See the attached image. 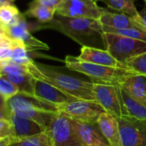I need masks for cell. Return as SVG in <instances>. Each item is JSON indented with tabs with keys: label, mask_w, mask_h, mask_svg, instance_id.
Wrapping results in <instances>:
<instances>
[{
	"label": "cell",
	"mask_w": 146,
	"mask_h": 146,
	"mask_svg": "<svg viewBox=\"0 0 146 146\" xmlns=\"http://www.w3.org/2000/svg\"><path fill=\"white\" fill-rule=\"evenodd\" d=\"M27 71L35 79L48 83L75 100L96 101L93 83L74 77L30 60L26 65Z\"/></svg>",
	"instance_id": "6da1fadb"
},
{
	"label": "cell",
	"mask_w": 146,
	"mask_h": 146,
	"mask_svg": "<svg viewBox=\"0 0 146 146\" xmlns=\"http://www.w3.org/2000/svg\"><path fill=\"white\" fill-rule=\"evenodd\" d=\"M48 26L68 35L82 46L107 50L103 26L98 20L58 15V18L53 17Z\"/></svg>",
	"instance_id": "7a4b0ae2"
},
{
	"label": "cell",
	"mask_w": 146,
	"mask_h": 146,
	"mask_svg": "<svg viewBox=\"0 0 146 146\" xmlns=\"http://www.w3.org/2000/svg\"><path fill=\"white\" fill-rule=\"evenodd\" d=\"M6 108L9 112H14L37 122L45 130L58 113L56 105L21 92L7 100Z\"/></svg>",
	"instance_id": "3957f363"
},
{
	"label": "cell",
	"mask_w": 146,
	"mask_h": 146,
	"mask_svg": "<svg viewBox=\"0 0 146 146\" xmlns=\"http://www.w3.org/2000/svg\"><path fill=\"white\" fill-rule=\"evenodd\" d=\"M66 67L73 71L88 76L92 83L120 86L126 79L139 74L127 68L103 66L80 60L78 57L67 56L64 60Z\"/></svg>",
	"instance_id": "277c9868"
},
{
	"label": "cell",
	"mask_w": 146,
	"mask_h": 146,
	"mask_svg": "<svg viewBox=\"0 0 146 146\" xmlns=\"http://www.w3.org/2000/svg\"><path fill=\"white\" fill-rule=\"evenodd\" d=\"M46 133L52 146H85L77 133L74 121L59 112L53 118Z\"/></svg>",
	"instance_id": "5b68a950"
},
{
	"label": "cell",
	"mask_w": 146,
	"mask_h": 146,
	"mask_svg": "<svg viewBox=\"0 0 146 146\" xmlns=\"http://www.w3.org/2000/svg\"><path fill=\"white\" fill-rule=\"evenodd\" d=\"M107 50L120 62L146 52V42L117 34L104 33Z\"/></svg>",
	"instance_id": "8992f818"
},
{
	"label": "cell",
	"mask_w": 146,
	"mask_h": 146,
	"mask_svg": "<svg viewBox=\"0 0 146 146\" xmlns=\"http://www.w3.org/2000/svg\"><path fill=\"white\" fill-rule=\"evenodd\" d=\"M59 113L73 121L96 124L99 115L105 112L97 101L74 100L57 106Z\"/></svg>",
	"instance_id": "52a82bcc"
},
{
	"label": "cell",
	"mask_w": 146,
	"mask_h": 146,
	"mask_svg": "<svg viewBox=\"0 0 146 146\" xmlns=\"http://www.w3.org/2000/svg\"><path fill=\"white\" fill-rule=\"evenodd\" d=\"M109 11L98 5L97 0H62L56 14L71 18H88L98 20Z\"/></svg>",
	"instance_id": "ba28073f"
},
{
	"label": "cell",
	"mask_w": 146,
	"mask_h": 146,
	"mask_svg": "<svg viewBox=\"0 0 146 146\" xmlns=\"http://www.w3.org/2000/svg\"><path fill=\"white\" fill-rule=\"evenodd\" d=\"M117 120L122 146H146V119L123 115Z\"/></svg>",
	"instance_id": "9c48e42d"
},
{
	"label": "cell",
	"mask_w": 146,
	"mask_h": 146,
	"mask_svg": "<svg viewBox=\"0 0 146 146\" xmlns=\"http://www.w3.org/2000/svg\"><path fill=\"white\" fill-rule=\"evenodd\" d=\"M93 92L96 101L105 112L117 119L122 116L120 86L93 83Z\"/></svg>",
	"instance_id": "30bf717a"
},
{
	"label": "cell",
	"mask_w": 146,
	"mask_h": 146,
	"mask_svg": "<svg viewBox=\"0 0 146 146\" xmlns=\"http://www.w3.org/2000/svg\"><path fill=\"white\" fill-rule=\"evenodd\" d=\"M4 34L9 38L22 44L27 50H49L48 45L34 38L27 30L25 18L15 26H5Z\"/></svg>",
	"instance_id": "8fae6325"
},
{
	"label": "cell",
	"mask_w": 146,
	"mask_h": 146,
	"mask_svg": "<svg viewBox=\"0 0 146 146\" xmlns=\"http://www.w3.org/2000/svg\"><path fill=\"white\" fill-rule=\"evenodd\" d=\"M9 120L11 124V137L15 140L28 138L46 132V130L37 122L14 112H10Z\"/></svg>",
	"instance_id": "7c38bea8"
},
{
	"label": "cell",
	"mask_w": 146,
	"mask_h": 146,
	"mask_svg": "<svg viewBox=\"0 0 146 146\" xmlns=\"http://www.w3.org/2000/svg\"><path fill=\"white\" fill-rule=\"evenodd\" d=\"M33 96L47 103L52 104L56 107L75 100L53 86L35 78H33Z\"/></svg>",
	"instance_id": "4fadbf2b"
},
{
	"label": "cell",
	"mask_w": 146,
	"mask_h": 146,
	"mask_svg": "<svg viewBox=\"0 0 146 146\" xmlns=\"http://www.w3.org/2000/svg\"><path fill=\"white\" fill-rule=\"evenodd\" d=\"M80 60L99 64L103 66H108V67H113V68H127V67L117 61L108 50H101L92 47H87V46H82L80 54L79 56H77Z\"/></svg>",
	"instance_id": "5bb4252c"
},
{
	"label": "cell",
	"mask_w": 146,
	"mask_h": 146,
	"mask_svg": "<svg viewBox=\"0 0 146 146\" xmlns=\"http://www.w3.org/2000/svg\"><path fill=\"white\" fill-rule=\"evenodd\" d=\"M97 125L110 145L122 146L119 122L116 117L107 112H104L99 115Z\"/></svg>",
	"instance_id": "9a60e30c"
},
{
	"label": "cell",
	"mask_w": 146,
	"mask_h": 146,
	"mask_svg": "<svg viewBox=\"0 0 146 146\" xmlns=\"http://www.w3.org/2000/svg\"><path fill=\"white\" fill-rule=\"evenodd\" d=\"M74 121L77 133L85 146H110L101 133L97 123H83Z\"/></svg>",
	"instance_id": "2e32d148"
},
{
	"label": "cell",
	"mask_w": 146,
	"mask_h": 146,
	"mask_svg": "<svg viewBox=\"0 0 146 146\" xmlns=\"http://www.w3.org/2000/svg\"><path fill=\"white\" fill-rule=\"evenodd\" d=\"M98 21L102 26L118 29L133 28L142 30L146 33L145 28L141 24L123 13H114L111 11H107L98 19Z\"/></svg>",
	"instance_id": "e0dca14e"
},
{
	"label": "cell",
	"mask_w": 146,
	"mask_h": 146,
	"mask_svg": "<svg viewBox=\"0 0 146 146\" xmlns=\"http://www.w3.org/2000/svg\"><path fill=\"white\" fill-rule=\"evenodd\" d=\"M121 87L133 99L146 107V76L137 74L125 80Z\"/></svg>",
	"instance_id": "ac0fdd59"
},
{
	"label": "cell",
	"mask_w": 146,
	"mask_h": 146,
	"mask_svg": "<svg viewBox=\"0 0 146 146\" xmlns=\"http://www.w3.org/2000/svg\"><path fill=\"white\" fill-rule=\"evenodd\" d=\"M120 98L122 110V116H131L137 119H146V107L131 98L121 87H120Z\"/></svg>",
	"instance_id": "d6986e66"
},
{
	"label": "cell",
	"mask_w": 146,
	"mask_h": 146,
	"mask_svg": "<svg viewBox=\"0 0 146 146\" xmlns=\"http://www.w3.org/2000/svg\"><path fill=\"white\" fill-rule=\"evenodd\" d=\"M19 88V92L33 96V77L28 73L3 75Z\"/></svg>",
	"instance_id": "ffe728a7"
},
{
	"label": "cell",
	"mask_w": 146,
	"mask_h": 146,
	"mask_svg": "<svg viewBox=\"0 0 146 146\" xmlns=\"http://www.w3.org/2000/svg\"><path fill=\"white\" fill-rule=\"evenodd\" d=\"M104 3L110 8L127 15L134 20L139 18V11L136 9L134 0H97Z\"/></svg>",
	"instance_id": "44dd1931"
},
{
	"label": "cell",
	"mask_w": 146,
	"mask_h": 146,
	"mask_svg": "<svg viewBox=\"0 0 146 146\" xmlns=\"http://www.w3.org/2000/svg\"><path fill=\"white\" fill-rule=\"evenodd\" d=\"M56 14V9L46 7L44 5L40 4L36 0L30 4L28 10L27 11V15L29 16H33L37 18L41 22H50Z\"/></svg>",
	"instance_id": "7402d4cb"
},
{
	"label": "cell",
	"mask_w": 146,
	"mask_h": 146,
	"mask_svg": "<svg viewBox=\"0 0 146 146\" xmlns=\"http://www.w3.org/2000/svg\"><path fill=\"white\" fill-rule=\"evenodd\" d=\"M8 146H52V144L50 136L44 132L34 136L15 140Z\"/></svg>",
	"instance_id": "603a6c76"
},
{
	"label": "cell",
	"mask_w": 146,
	"mask_h": 146,
	"mask_svg": "<svg viewBox=\"0 0 146 146\" xmlns=\"http://www.w3.org/2000/svg\"><path fill=\"white\" fill-rule=\"evenodd\" d=\"M103 31H104V33L117 34V35L123 36V37H127V38H131L142 40V41L146 42V33L142 30L133 29V28L118 29V28H113V27L103 26Z\"/></svg>",
	"instance_id": "cb8c5ba5"
},
{
	"label": "cell",
	"mask_w": 146,
	"mask_h": 146,
	"mask_svg": "<svg viewBox=\"0 0 146 146\" xmlns=\"http://www.w3.org/2000/svg\"><path fill=\"white\" fill-rule=\"evenodd\" d=\"M125 65L130 70L146 76V52L127 59L125 62Z\"/></svg>",
	"instance_id": "d4e9b609"
},
{
	"label": "cell",
	"mask_w": 146,
	"mask_h": 146,
	"mask_svg": "<svg viewBox=\"0 0 146 146\" xmlns=\"http://www.w3.org/2000/svg\"><path fill=\"white\" fill-rule=\"evenodd\" d=\"M17 93H19V88L4 76L0 74V96L5 100V102Z\"/></svg>",
	"instance_id": "484cf974"
},
{
	"label": "cell",
	"mask_w": 146,
	"mask_h": 146,
	"mask_svg": "<svg viewBox=\"0 0 146 146\" xmlns=\"http://www.w3.org/2000/svg\"><path fill=\"white\" fill-rule=\"evenodd\" d=\"M20 14L17 8L8 3L0 6V22L4 26H9L13 20Z\"/></svg>",
	"instance_id": "4316f807"
},
{
	"label": "cell",
	"mask_w": 146,
	"mask_h": 146,
	"mask_svg": "<svg viewBox=\"0 0 146 146\" xmlns=\"http://www.w3.org/2000/svg\"><path fill=\"white\" fill-rule=\"evenodd\" d=\"M11 137V124L9 119H0V139Z\"/></svg>",
	"instance_id": "83f0119b"
},
{
	"label": "cell",
	"mask_w": 146,
	"mask_h": 146,
	"mask_svg": "<svg viewBox=\"0 0 146 146\" xmlns=\"http://www.w3.org/2000/svg\"><path fill=\"white\" fill-rule=\"evenodd\" d=\"M36 1L38 3H39L40 4H42V5H44L46 7L54 9L56 10L58 5L61 3V2L62 0H36Z\"/></svg>",
	"instance_id": "f1b7e54d"
},
{
	"label": "cell",
	"mask_w": 146,
	"mask_h": 146,
	"mask_svg": "<svg viewBox=\"0 0 146 146\" xmlns=\"http://www.w3.org/2000/svg\"><path fill=\"white\" fill-rule=\"evenodd\" d=\"M11 59V49L0 48V61Z\"/></svg>",
	"instance_id": "f546056e"
},
{
	"label": "cell",
	"mask_w": 146,
	"mask_h": 146,
	"mask_svg": "<svg viewBox=\"0 0 146 146\" xmlns=\"http://www.w3.org/2000/svg\"><path fill=\"white\" fill-rule=\"evenodd\" d=\"M139 18L137 20H135L137 22H139V24H141L146 30V5L144 7V9L139 12Z\"/></svg>",
	"instance_id": "4dcf8cb0"
},
{
	"label": "cell",
	"mask_w": 146,
	"mask_h": 146,
	"mask_svg": "<svg viewBox=\"0 0 146 146\" xmlns=\"http://www.w3.org/2000/svg\"><path fill=\"white\" fill-rule=\"evenodd\" d=\"M10 112L6 109H0V119H9Z\"/></svg>",
	"instance_id": "1f68e13d"
},
{
	"label": "cell",
	"mask_w": 146,
	"mask_h": 146,
	"mask_svg": "<svg viewBox=\"0 0 146 146\" xmlns=\"http://www.w3.org/2000/svg\"><path fill=\"white\" fill-rule=\"evenodd\" d=\"M15 141V139L12 137H9L3 139H0V146H8L10 143Z\"/></svg>",
	"instance_id": "d6a6232c"
},
{
	"label": "cell",
	"mask_w": 146,
	"mask_h": 146,
	"mask_svg": "<svg viewBox=\"0 0 146 146\" xmlns=\"http://www.w3.org/2000/svg\"><path fill=\"white\" fill-rule=\"evenodd\" d=\"M0 109H6V102L1 96H0Z\"/></svg>",
	"instance_id": "836d02e7"
},
{
	"label": "cell",
	"mask_w": 146,
	"mask_h": 146,
	"mask_svg": "<svg viewBox=\"0 0 146 146\" xmlns=\"http://www.w3.org/2000/svg\"><path fill=\"white\" fill-rule=\"evenodd\" d=\"M145 1V5H146V0H144Z\"/></svg>",
	"instance_id": "e575fe53"
}]
</instances>
